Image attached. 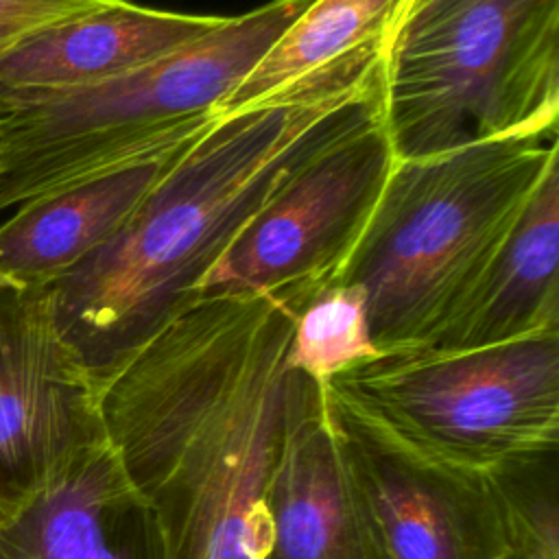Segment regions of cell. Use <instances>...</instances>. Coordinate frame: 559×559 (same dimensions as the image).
Here are the masks:
<instances>
[{"mask_svg":"<svg viewBox=\"0 0 559 559\" xmlns=\"http://www.w3.org/2000/svg\"><path fill=\"white\" fill-rule=\"evenodd\" d=\"M295 317L201 295L96 378L103 432L148 504L164 559H266L269 493L299 371Z\"/></svg>","mask_w":559,"mask_h":559,"instance_id":"obj_1","label":"cell"},{"mask_svg":"<svg viewBox=\"0 0 559 559\" xmlns=\"http://www.w3.org/2000/svg\"><path fill=\"white\" fill-rule=\"evenodd\" d=\"M380 41L218 116L111 238L48 286L94 380L199 297L216 260L299 170L380 116Z\"/></svg>","mask_w":559,"mask_h":559,"instance_id":"obj_2","label":"cell"},{"mask_svg":"<svg viewBox=\"0 0 559 559\" xmlns=\"http://www.w3.org/2000/svg\"><path fill=\"white\" fill-rule=\"evenodd\" d=\"M555 162L557 135L483 140L393 162L334 282L362 290L380 354L445 338Z\"/></svg>","mask_w":559,"mask_h":559,"instance_id":"obj_3","label":"cell"},{"mask_svg":"<svg viewBox=\"0 0 559 559\" xmlns=\"http://www.w3.org/2000/svg\"><path fill=\"white\" fill-rule=\"evenodd\" d=\"M395 159L559 129V0H430L380 41Z\"/></svg>","mask_w":559,"mask_h":559,"instance_id":"obj_4","label":"cell"},{"mask_svg":"<svg viewBox=\"0 0 559 559\" xmlns=\"http://www.w3.org/2000/svg\"><path fill=\"white\" fill-rule=\"evenodd\" d=\"M314 0H269L142 68L0 118V212L55 194L210 127L269 46Z\"/></svg>","mask_w":559,"mask_h":559,"instance_id":"obj_5","label":"cell"},{"mask_svg":"<svg viewBox=\"0 0 559 559\" xmlns=\"http://www.w3.org/2000/svg\"><path fill=\"white\" fill-rule=\"evenodd\" d=\"M325 391L417 452L485 478L559 454V328L485 347L378 354Z\"/></svg>","mask_w":559,"mask_h":559,"instance_id":"obj_6","label":"cell"},{"mask_svg":"<svg viewBox=\"0 0 559 559\" xmlns=\"http://www.w3.org/2000/svg\"><path fill=\"white\" fill-rule=\"evenodd\" d=\"M395 155L380 116L321 151L234 238L201 295H264L293 317L336 282Z\"/></svg>","mask_w":559,"mask_h":559,"instance_id":"obj_7","label":"cell"},{"mask_svg":"<svg viewBox=\"0 0 559 559\" xmlns=\"http://www.w3.org/2000/svg\"><path fill=\"white\" fill-rule=\"evenodd\" d=\"M100 439L96 380L59 328L52 290L0 284V520Z\"/></svg>","mask_w":559,"mask_h":559,"instance_id":"obj_8","label":"cell"},{"mask_svg":"<svg viewBox=\"0 0 559 559\" xmlns=\"http://www.w3.org/2000/svg\"><path fill=\"white\" fill-rule=\"evenodd\" d=\"M330 411L384 559H509L491 478L430 459L332 400Z\"/></svg>","mask_w":559,"mask_h":559,"instance_id":"obj_9","label":"cell"},{"mask_svg":"<svg viewBox=\"0 0 559 559\" xmlns=\"http://www.w3.org/2000/svg\"><path fill=\"white\" fill-rule=\"evenodd\" d=\"M266 559H384L325 384L299 373L271 493Z\"/></svg>","mask_w":559,"mask_h":559,"instance_id":"obj_10","label":"cell"},{"mask_svg":"<svg viewBox=\"0 0 559 559\" xmlns=\"http://www.w3.org/2000/svg\"><path fill=\"white\" fill-rule=\"evenodd\" d=\"M0 559H164V548L148 504L100 439L0 520Z\"/></svg>","mask_w":559,"mask_h":559,"instance_id":"obj_11","label":"cell"},{"mask_svg":"<svg viewBox=\"0 0 559 559\" xmlns=\"http://www.w3.org/2000/svg\"><path fill=\"white\" fill-rule=\"evenodd\" d=\"M223 17L120 0L44 28L0 55V118L168 57L205 37Z\"/></svg>","mask_w":559,"mask_h":559,"instance_id":"obj_12","label":"cell"},{"mask_svg":"<svg viewBox=\"0 0 559 559\" xmlns=\"http://www.w3.org/2000/svg\"><path fill=\"white\" fill-rule=\"evenodd\" d=\"M192 138L11 210L0 221V284L46 288L70 273L127 223Z\"/></svg>","mask_w":559,"mask_h":559,"instance_id":"obj_13","label":"cell"},{"mask_svg":"<svg viewBox=\"0 0 559 559\" xmlns=\"http://www.w3.org/2000/svg\"><path fill=\"white\" fill-rule=\"evenodd\" d=\"M559 328V162L526 201L483 286L437 347H485Z\"/></svg>","mask_w":559,"mask_h":559,"instance_id":"obj_14","label":"cell"},{"mask_svg":"<svg viewBox=\"0 0 559 559\" xmlns=\"http://www.w3.org/2000/svg\"><path fill=\"white\" fill-rule=\"evenodd\" d=\"M389 9L376 0H314L255 61L216 116L247 109L380 37Z\"/></svg>","mask_w":559,"mask_h":559,"instance_id":"obj_15","label":"cell"},{"mask_svg":"<svg viewBox=\"0 0 559 559\" xmlns=\"http://www.w3.org/2000/svg\"><path fill=\"white\" fill-rule=\"evenodd\" d=\"M378 354L362 290L354 284H332L295 314L286 365L325 384Z\"/></svg>","mask_w":559,"mask_h":559,"instance_id":"obj_16","label":"cell"},{"mask_svg":"<svg viewBox=\"0 0 559 559\" xmlns=\"http://www.w3.org/2000/svg\"><path fill=\"white\" fill-rule=\"evenodd\" d=\"M489 478L504 520L509 559H559L557 454Z\"/></svg>","mask_w":559,"mask_h":559,"instance_id":"obj_17","label":"cell"},{"mask_svg":"<svg viewBox=\"0 0 559 559\" xmlns=\"http://www.w3.org/2000/svg\"><path fill=\"white\" fill-rule=\"evenodd\" d=\"M120 0H0V55L26 37Z\"/></svg>","mask_w":559,"mask_h":559,"instance_id":"obj_18","label":"cell"},{"mask_svg":"<svg viewBox=\"0 0 559 559\" xmlns=\"http://www.w3.org/2000/svg\"><path fill=\"white\" fill-rule=\"evenodd\" d=\"M426 2H430V0H397L395 7H393V11H391V15H389V20H386V24H391V22H395V20H400V17H404V15H408L411 11L419 9V7L426 4ZM386 24H384V26H386Z\"/></svg>","mask_w":559,"mask_h":559,"instance_id":"obj_19","label":"cell"},{"mask_svg":"<svg viewBox=\"0 0 559 559\" xmlns=\"http://www.w3.org/2000/svg\"><path fill=\"white\" fill-rule=\"evenodd\" d=\"M376 2H378V4H382L384 9H389V15H391V11H393V7H395V2H397V0H376Z\"/></svg>","mask_w":559,"mask_h":559,"instance_id":"obj_20","label":"cell"}]
</instances>
